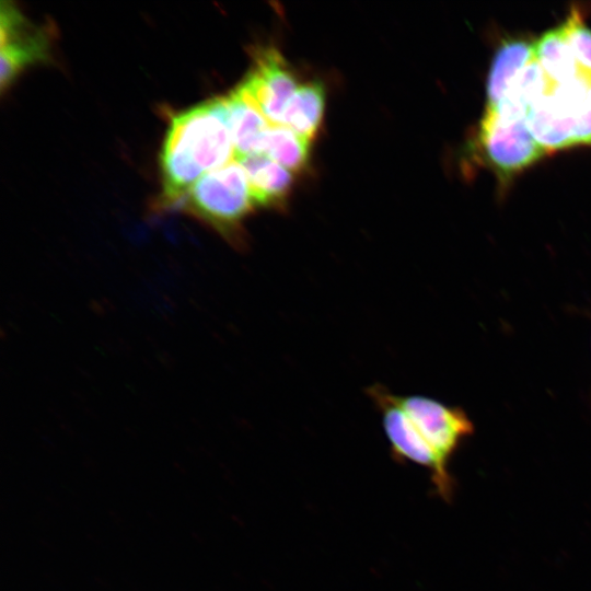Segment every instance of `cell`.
<instances>
[{
	"label": "cell",
	"mask_w": 591,
	"mask_h": 591,
	"mask_svg": "<svg viewBox=\"0 0 591 591\" xmlns=\"http://www.w3.org/2000/svg\"><path fill=\"white\" fill-rule=\"evenodd\" d=\"M367 394L381 415L394 460L427 468L438 495L450 500V461L474 432L465 410L425 395H397L380 383L369 386Z\"/></svg>",
	"instance_id": "cell-1"
},
{
	"label": "cell",
	"mask_w": 591,
	"mask_h": 591,
	"mask_svg": "<svg viewBox=\"0 0 591 591\" xmlns=\"http://www.w3.org/2000/svg\"><path fill=\"white\" fill-rule=\"evenodd\" d=\"M234 157L224 97H217L174 115L162 147L160 164L164 208H175L206 173Z\"/></svg>",
	"instance_id": "cell-2"
},
{
	"label": "cell",
	"mask_w": 591,
	"mask_h": 591,
	"mask_svg": "<svg viewBox=\"0 0 591 591\" xmlns=\"http://www.w3.org/2000/svg\"><path fill=\"white\" fill-rule=\"evenodd\" d=\"M255 207L247 175L237 161L202 175L175 206L235 245L244 244L243 222Z\"/></svg>",
	"instance_id": "cell-3"
},
{
	"label": "cell",
	"mask_w": 591,
	"mask_h": 591,
	"mask_svg": "<svg viewBox=\"0 0 591 591\" xmlns=\"http://www.w3.org/2000/svg\"><path fill=\"white\" fill-rule=\"evenodd\" d=\"M529 104L517 90H510L493 107H486L479 142L490 165L503 177L532 165L548 153L526 125Z\"/></svg>",
	"instance_id": "cell-4"
},
{
	"label": "cell",
	"mask_w": 591,
	"mask_h": 591,
	"mask_svg": "<svg viewBox=\"0 0 591 591\" xmlns=\"http://www.w3.org/2000/svg\"><path fill=\"white\" fill-rule=\"evenodd\" d=\"M297 78L281 53L259 49L239 91L252 102L270 125H281L286 105L298 89Z\"/></svg>",
	"instance_id": "cell-5"
},
{
	"label": "cell",
	"mask_w": 591,
	"mask_h": 591,
	"mask_svg": "<svg viewBox=\"0 0 591 591\" xmlns=\"http://www.w3.org/2000/svg\"><path fill=\"white\" fill-rule=\"evenodd\" d=\"M49 56V40L11 2L1 4V90L12 84L28 66Z\"/></svg>",
	"instance_id": "cell-6"
},
{
	"label": "cell",
	"mask_w": 591,
	"mask_h": 591,
	"mask_svg": "<svg viewBox=\"0 0 591 591\" xmlns=\"http://www.w3.org/2000/svg\"><path fill=\"white\" fill-rule=\"evenodd\" d=\"M236 161L245 170L255 206L281 209L287 204L293 178L286 167L264 154H251Z\"/></svg>",
	"instance_id": "cell-7"
},
{
	"label": "cell",
	"mask_w": 591,
	"mask_h": 591,
	"mask_svg": "<svg viewBox=\"0 0 591 591\" xmlns=\"http://www.w3.org/2000/svg\"><path fill=\"white\" fill-rule=\"evenodd\" d=\"M236 159L260 154L269 121L239 89L224 97Z\"/></svg>",
	"instance_id": "cell-8"
},
{
	"label": "cell",
	"mask_w": 591,
	"mask_h": 591,
	"mask_svg": "<svg viewBox=\"0 0 591 591\" xmlns=\"http://www.w3.org/2000/svg\"><path fill=\"white\" fill-rule=\"evenodd\" d=\"M534 43L505 42L496 51L487 80V107L498 104L524 68L534 59Z\"/></svg>",
	"instance_id": "cell-9"
},
{
	"label": "cell",
	"mask_w": 591,
	"mask_h": 591,
	"mask_svg": "<svg viewBox=\"0 0 591 591\" xmlns=\"http://www.w3.org/2000/svg\"><path fill=\"white\" fill-rule=\"evenodd\" d=\"M325 90L321 82L311 81L298 86L286 105L281 125L312 141L323 120Z\"/></svg>",
	"instance_id": "cell-10"
},
{
	"label": "cell",
	"mask_w": 591,
	"mask_h": 591,
	"mask_svg": "<svg viewBox=\"0 0 591 591\" xmlns=\"http://www.w3.org/2000/svg\"><path fill=\"white\" fill-rule=\"evenodd\" d=\"M534 50L545 76L555 83H566L584 73L572 56L561 25L544 33L534 43Z\"/></svg>",
	"instance_id": "cell-11"
},
{
	"label": "cell",
	"mask_w": 591,
	"mask_h": 591,
	"mask_svg": "<svg viewBox=\"0 0 591 591\" xmlns=\"http://www.w3.org/2000/svg\"><path fill=\"white\" fill-rule=\"evenodd\" d=\"M260 154L267 155L292 172H301L309 164L310 140L283 125H271Z\"/></svg>",
	"instance_id": "cell-12"
},
{
	"label": "cell",
	"mask_w": 591,
	"mask_h": 591,
	"mask_svg": "<svg viewBox=\"0 0 591 591\" xmlns=\"http://www.w3.org/2000/svg\"><path fill=\"white\" fill-rule=\"evenodd\" d=\"M560 25L578 66L584 73L591 74V30L586 26L578 10H571Z\"/></svg>",
	"instance_id": "cell-13"
},
{
	"label": "cell",
	"mask_w": 591,
	"mask_h": 591,
	"mask_svg": "<svg viewBox=\"0 0 591 591\" xmlns=\"http://www.w3.org/2000/svg\"><path fill=\"white\" fill-rule=\"evenodd\" d=\"M575 143L591 144V83L580 102L576 115Z\"/></svg>",
	"instance_id": "cell-14"
}]
</instances>
